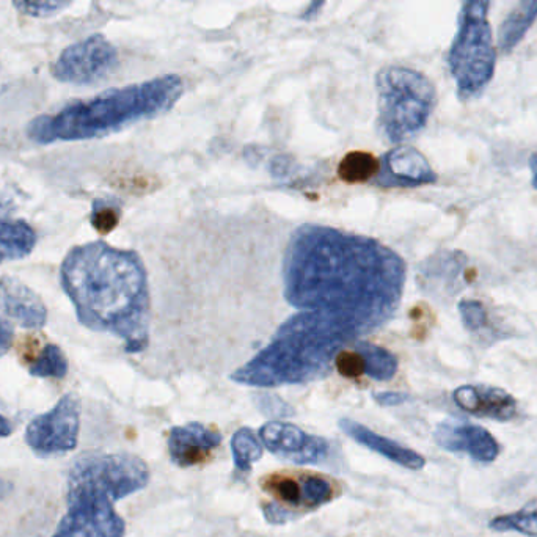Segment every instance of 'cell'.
Instances as JSON below:
<instances>
[{"label": "cell", "instance_id": "34", "mask_svg": "<svg viewBox=\"0 0 537 537\" xmlns=\"http://www.w3.org/2000/svg\"><path fill=\"white\" fill-rule=\"evenodd\" d=\"M327 0H311V4L308 5L307 10L304 11V15H302V19H305V21H311V19H315L316 16L319 15V11L322 10V7H324V4H326Z\"/></svg>", "mask_w": 537, "mask_h": 537}, {"label": "cell", "instance_id": "28", "mask_svg": "<svg viewBox=\"0 0 537 537\" xmlns=\"http://www.w3.org/2000/svg\"><path fill=\"white\" fill-rule=\"evenodd\" d=\"M255 404L263 415L274 420H282V418L294 415L293 407L274 393H258L255 396Z\"/></svg>", "mask_w": 537, "mask_h": 537}, {"label": "cell", "instance_id": "12", "mask_svg": "<svg viewBox=\"0 0 537 537\" xmlns=\"http://www.w3.org/2000/svg\"><path fill=\"white\" fill-rule=\"evenodd\" d=\"M434 439L443 450L467 454L481 464L494 462L500 454V445L494 435L467 421H443L435 429Z\"/></svg>", "mask_w": 537, "mask_h": 537}, {"label": "cell", "instance_id": "16", "mask_svg": "<svg viewBox=\"0 0 537 537\" xmlns=\"http://www.w3.org/2000/svg\"><path fill=\"white\" fill-rule=\"evenodd\" d=\"M167 443L173 464L181 468L194 467L205 462L216 450L222 443V435L206 428L205 424L189 423L173 428Z\"/></svg>", "mask_w": 537, "mask_h": 537}, {"label": "cell", "instance_id": "30", "mask_svg": "<svg viewBox=\"0 0 537 537\" xmlns=\"http://www.w3.org/2000/svg\"><path fill=\"white\" fill-rule=\"evenodd\" d=\"M459 313H461L462 322L468 330L479 332L487 326V311L484 305L478 300H461L459 302Z\"/></svg>", "mask_w": 537, "mask_h": 537}, {"label": "cell", "instance_id": "5", "mask_svg": "<svg viewBox=\"0 0 537 537\" xmlns=\"http://www.w3.org/2000/svg\"><path fill=\"white\" fill-rule=\"evenodd\" d=\"M379 129L391 143L418 136L434 112V84L420 71L406 66H387L376 76Z\"/></svg>", "mask_w": 537, "mask_h": 537}, {"label": "cell", "instance_id": "3", "mask_svg": "<svg viewBox=\"0 0 537 537\" xmlns=\"http://www.w3.org/2000/svg\"><path fill=\"white\" fill-rule=\"evenodd\" d=\"M366 335L362 326L344 316L300 311L283 322L272 340L230 379L256 388L310 384L329 376L338 354Z\"/></svg>", "mask_w": 537, "mask_h": 537}, {"label": "cell", "instance_id": "27", "mask_svg": "<svg viewBox=\"0 0 537 537\" xmlns=\"http://www.w3.org/2000/svg\"><path fill=\"white\" fill-rule=\"evenodd\" d=\"M71 0H13V7L22 15L49 18L70 7Z\"/></svg>", "mask_w": 537, "mask_h": 537}, {"label": "cell", "instance_id": "33", "mask_svg": "<svg viewBox=\"0 0 537 537\" xmlns=\"http://www.w3.org/2000/svg\"><path fill=\"white\" fill-rule=\"evenodd\" d=\"M11 344H13V329L0 319V357H4L10 351Z\"/></svg>", "mask_w": 537, "mask_h": 537}, {"label": "cell", "instance_id": "10", "mask_svg": "<svg viewBox=\"0 0 537 537\" xmlns=\"http://www.w3.org/2000/svg\"><path fill=\"white\" fill-rule=\"evenodd\" d=\"M114 503L101 495H68V512L52 537H125Z\"/></svg>", "mask_w": 537, "mask_h": 537}, {"label": "cell", "instance_id": "32", "mask_svg": "<svg viewBox=\"0 0 537 537\" xmlns=\"http://www.w3.org/2000/svg\"><path fill=\"white\" fill-rule=\"evenodd\" d=\"M374 401L380 406L395 407L401 406L404 402L409 401L407 393H398V391H382V393H374Z\"/></svg>", "mask_w": 537, "mask_h": 537}, {"label": "cell", "instance_id": "8", "mask_svg": "<svg viewBox=\"0 0 537 537\" xmlns=\"http://www.w3.org/2000/svg\"><path fill=\"white\" fill-rule=\"evenodd\" d=\"M118 66V52L103 35L71 44L52 66V76L63 84L92 85L104 81Z\"/></svg>", "mask_w": 537, "mask_h": 537}, {"label": "cell", "instance_id": "36", "mask_svg": "<svg viewBox=\"0 0 537 537\" xmlns=\"http://www.w3.org/2000/svg\"><path fill=\"white\" fill-rule=\"evenodd\" d=\"M530 167L531 173H533V187L537 189V153L531 158Z\"/></svg>", "mask_w": 537, "mask_h": 537}, {"label": "cell", "instance_id": "17", "mask_svg": "<svg viewBox=\"0 0 537 537\" xmlns=\"http://www.w3.org/2000/svg\"><path fill=\"white\" fill-rule=\"evenodd\" d=\"M340 428L344 434H348L351 439L360 445L365 446L368 450L384 456L388 461L395 462L401 467L409 468V470H421L426 465L424 457L418 454L417 451L410 450L401 443L395 440L387 439L384 435L376 434L371 429L366 428L363 424L357 421L343 418L340 420Z\"/></svg>", "mask_w": 537, "mask_h": 537}, {"label": "cell", "instance_id": "22", "mask_svg": "<svg viewBox=\"0 0 537 537\" xmlns=\"http://www.w3.org/2000/svg\"><path fill=\"white\" fill-rule=\"evenodd\" d=\"M354 351L362 357L365 373L371 379L387 382L398 373V358L388 349L380 348L377 344L366 343V341H358Z\"/></svg>", "mask_w": 537, "mask_h": 537}, {"label": "cell", "instance_id": "25", "mask_svg": "<svg viewBox=\"0 0 537 537\" xmlns=\"http://www.w3.org/2000/svg\"><path fill=\"white\" fill-rule=\"evenodd\" d=\"M231 451H233V461L239 470H250L255 462L263 457V445H261L258 435L250 428H241L234 432L231 439Z\"/></svg>", "mask_w": 537, "mask_h": 537}, {"label": "cell", "instance_id": "14", "mask_svg": "<svg viewBox=\"0 0 537 537\" xmlns=\"http://www.w3.org/2000/svg\"><path fill=\"white\" fill-rule=\"evenodd\" d=\"M0 310L24 329L40 330L48 322V310L41 297L19 278H0Z\"/></svg>", "mask_w": 537, "mask_h": 537}, {"label": "cell", "instance_id": "23", "mask_svg": "<svg viewBox=\"0 0 537 537\" xmlns=\"http://www.w3.org/2000/svg\"><path fill=\"white\" fill-rule=\"evenodd\" d=\"M489 528L498 533H519L522 536L537 537V498L528 501L519 511L495 517L489 523Z\"/></svg>", "mask_w": 537, "mask_h": 537}, {"label": "cell", "instance_id": "29", "mask_svg": "<svg viewBox=\"0 0 537 537\" xmlns=\"http://www.w3.org/2000/svg\"><path fill=\"white\" fill-rule=\"evenodd\" d=\"M118 209L112 203L104 200H96L93 205L92 225L99 233L107 234L114 231L118 225Z\"/></svg>", "mask_w": 537, "mask_h": 537}, {"label": "cell", "instance_id": "9", "mask_svg": "<svg viewBox=\"0 0 537 537\" xmlns=\"http://www.w3.org/2000/svg\"><path fill=\"white\" fill-rule=\"evenodd\" d=\"M81 429V402L76 395L63 396L54 409L33 418L27 426L26 442L41 456L73 451Z\"/></svg>", "mask_w": 537, "mask_h": 537}, {"label": "cell", "instance_id": "31", "mask_svg": "<svg viewBox=\"0 0 537 537\" xmlns=\"http://www.w3.org/2000/svg\"><path fill=\"white\" fill-rule=\"evenodd\" d=\"M335 366L346 377H357L365 373V365H363L362 357L355 351L349 352L344 349L343 352L338 354L337 360H335Z\"/></svg>", "mask_w": 537, "mask_h": 537}, {"label": "cell", "instance_id": "20", "mask_svg": "<svg viewBox=\"0 0 537 537\" xmlns=\"http://www.w3.org/2000/svg\"><path fill=\"white\" fill-rule=\"evenodd\" d=\"M536 18L537 0H522L501 26L500 40H498L501 51L508 54L516 48L517 44L527 35Z\"/></svg>", "mask_w": 537, "mask_h": 537}, {"label": "cell", "instance_id": "18", "mask_svg": "<svg viewBox=\"0 0 537 537\" xmlns=\"http://www.w3.org/2000/svg\"><path fill=\"white\" fill-rule=\"evenodd\" d=\"M465 271V255L456 252H442L434 255L421 266L420 283L432 293H448L453 296L462 286Z\"/></svg>", "mask_w": 537, "mask_h": 537}, {"label": "cell", "instance_id": "26", "mask_svg": "<svg viewBox=\"0 0 537 537\" xmlns=\"http://www.w3.org/2000/svg\"><path fill=\"white\" fill-rule=\"evenodd\" d=\"M30 374L35 377H52L63 379L68 374V360L62 349L55 344H48L40 357L30 366Z\"/></svg>", "mask_w": 537, "mask_h": 537}, {"label": "cell", "instance_id": "19", "mask_svg": "<svg viewBox=\"0 0 537 537\" xmlns=\"http://www.w3.org/2000/svg\"><path fill=\"white\" fill-rule=\"evenodd\" d=\"M37 234L24 220L0 219V263L22 260L35 249Z\"/></svg>", "mask_w": 537, "mask_h": 537}, {"label": "cell", "instance_id": "21", "mask_svg": "<svg viewBox=\"0 0 537 537\" xmlns=\"http://www.w3.org/2000/svg\"><path fill=\"white\" fill-rule=\"evenodd\" d=\"M266 490L275 498V503L283 508L302 516L308 512L307 495H305L304 476L293 478V476H274L267 479Z\"/></svg>", "mask_w": 537, "mask_h": 537}, {"label": "cell", "instance_id": "15", "mask_svg": "<svg viewBox=\"0 0 537 537\" xmlns=\"http://www.w3.org/2000/svg\"><path fill=\"white\" fill-rule=\"evenodd\" d=\"M464 412L479 418L511 421L517 415V401L503 388L490 385H462L453 395Z\"/></svg>", "mask_w": 537, "mask_h": 537}, {"label": "cell", "instance_id": "1", "mask_svg": "<svg viewBox=\"0 0 537 537\" xmlns=\"http://www.w3.org/2000/svg\"><path fill=\"white\" fill-rule=\"evenodd\" d=\"M406 275L401 256L376 239L308 223L289 239L283 293L299 310L344 316L369 335L396 315Z\"/></svg>", "mask_w": 537, "mask_h": 537}, {"label": "cell", "instance_id": "11", "mask_svg": "<svg viewBox=\"0 0 537 537\" xmlns=\"http://www.w3.org/2000/svg\"><path fill=\"white\" fill-rule=\"evenodd\" d=\"M260 437L267 450L293 464H319L330 451L326 439L307 434L296 424L282 420L267 421L261 428Z\"/></svg>", "mask_w": 537, "mask_h": 537}, {"label": "cell", "instance_id": "35", "mask_svg": "<svg viewBox=\"0 0 537 537\" xmlns=\"http://www.w3.org/2000/svg\"><path fill=\"white\" fill-rule=\"evenodd\" d=\"M11 431H13V429H11L10 421L0 415V437H8V435L11 434Z\"/></svg>", "mask_w": 537, "mask_h": 537}, {"label": "cell", "instance_id": "7", "mask_svg": "<svg viewBox=\"0 0 537 537\" xmlns=\"http://www.w3.org/2000/svg\"><path fill=\"white\" fill-rule=\"evenodd\" d=\"M150 483V468L128 453H88L79 457L68 475V494L103 495L110 500L136 494Z\"/></svg>", "mask_w": 537, "mask_h": 537}, {"label": "cell", "instance_id": "2", "mask_svg": "<svg viewBox=\"0 0 537 537\" xmlns=\"http://www.w3.org/2000/svg\"><path fill=\"white\" fill-rule=\"evenodd\" d=\"M60 280L82 326L112 333L129 354L147 348L150 288L136 252L103 241L77 245L63 260Z\"/></svg>", "mask_w": 537, "mask_h": 537}, {"label": "cell", "instance_id": "13", "mask_svg": "<svg viewBox=\"0 0 537 537\" xmlns=\"http://www.w3.org/2000/svg\"><path fill=\"white\" fill-rule=\"evenodd\" d=\"M377 181L382 187H418L435 183L437 173L420 151L399 145L385 154Z\"/></svg>", "mask_w": 537, "mask_h": 537}, {"label": "cell", "instance_id": "4", "mask_svg": "<svg viewBox=\"0 0 537 537\" xmlns=\"http://www.w3.org/2000/svg\"><path fill=\"white\" fill-rule=\"evenodd\" d=\"M183 93V79L175 74L115 88L88 101L70 104L59 114L35 118L27 126V137L40 145L101 139L169 112Z\"/></svg>", "mask_w": 537, "mask_h": 537}, {"label": "cell", "instance_id": "6", "mask_svg": "<svg viewBox=\"0 0 537 537\" xmlns=\"http://www.w3.org/2000/svg\"><path fill=\"white\" fill-rule=\"evenodd\" d=\"M490 0H462L459 26L448 54L451 76L462 99L479 95L492 81L497 62L489 22Z\"/></svg>", "mask_w": 537, "mask_h": 537}, {"label": "cell", "instance_id": "24", "mask_svg": "<svg viewBox=\"0 0 537 537\" xmlns=\"http://www.w3.org/2000/svg\"><path fill=\"white\" fill-rule=\"evenodd\" d=\"M379 170L380 161H377L373 154L355 151L344 156L338 165V176L349 184L366 183L376 176Z\"/></svg>", "mask_w": 537, "mask_h": 537}]
</instances>
